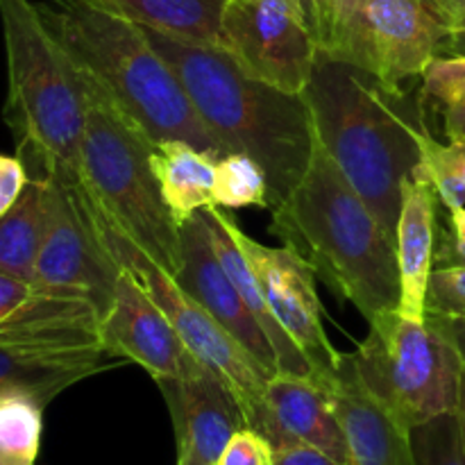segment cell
<instances>
[{
  "label": "cell",
  "mask_w": 465,
  "mask_h": 465,
  "mask_svg": "<svg viewBox=\"0 0 465 465\" xmlns=\"http://www.w3.org/2000/svg\"><path fill=\"white\" fill-rule=\"evenodd\" d=\"M44 404L25 393L0 398V465H36Z\"/></svg>",
  "instance_id": "cell-25"
},
{
  "label": "cell",
  "mask_w": 465,
  "mask_h": 465,
  "mask_svg": "<svg viewBox=\"0 0 465 465\" xmlns=\"http://www.w3.org/2000/svg\"><path fill=\"white\" fill-rule=\"evenodd\" d=\"M100 345L109 357L141 366L154 381L180 380L203 366L182 343L166 313L127 271L118 275L114 300L100 321Z\"/></svg>",
  "instance_id": "cell-13"
},
{
  "label": "cell",
  "mask_w": 465,
  "mask_h": 465,
  "mask_svg": "<svg viewBox=\"0 0 465 465\" xmlns=\"http://www.w3.org/2000/svg\"><path fill=\"white\" fill-rule=\"evenodd\" d=\"M45 234V180L30 177L21 198L0 216V272L35 284Z\"/></svg>",
  "instance_id": "cell-23"
},
{
  "label": "cell",
  "mask_w": 465,
  "mask_h": 465,
  "mask_svg": "<svg viewBox=\"0 0 465 465\" xmlns=\"http://www.w3.org/2000/svg\"><path fill=\"white\" fill-rule=\"evenodd\" d=\"M302 98L318 141L395 243L404 182L422 166L431 132L418 95L318 53Z\"/></svg>",
  "instance_id": "cell-1"
},
{
  "label": "cell",
  "mask_w": 465,
  "mask_h": 465,
  "mask_svg": "<svg viewBox=\"0 0 465 465\" xmlns=\"http://www.w3.org/2000/svg\"><path fill=\"white\" fill-rule=\"evenodd\" d=\"M9 94L5 118L30 177L80 182L86 100L80 73L32 0H0Z\"/></svg>",
  "instance_id": "cell-5"
},
{
  "label": "cell",
  "mask_w": 465,
  "mask_h": 465,
  "mask_svg": "<svg viewBox=\"0 0 465 465\" xmlns=\"http://www.w3.org/2000/svg\"><path fill=\"white\" fill-rule=\"evenodd\" d=\"M318 53L391 86H407L443 54L450 18L434 0H307Z\"/></svg>",
  "instance_id": "cell-7"
},
{
  "label": "cell",
  "mask_w": 465,
  "mask_h": 465,
  "mask_svg": "<svg viewBox=\"0 0 465 465\" xmlns=\"http://www.w3.org/2000/svg\"><path fill=\"white\" fill-rule=\"evenodd\" d=\"M184 84L195 112L225 153H243L266 171L271 209L300 184L313 154L312 114L302 95L286 94L248 75L230 53L148 30Z\"/></svg>",
  "instance_id": "cell-3"
},
{
  "label": "cell",
  "mask_w": 465,
  "mask_h": 465,
  "mask_svg": "<svg viewBox=\"0 0 465 465\" xmlns=\"http://www.w3.org/2000/svg\"><path fill=\"white\" fill-rule=\"evenodd\" d=\"M266 402L277 427L291 440L313 445L341 465H350L343 427L321 380L275 372L266 381Z\"/></svg>",
  "instance_id": "cell-19"
},
{
  "label": "cell",
  "mask_w": 465,
  "mask_h": 465,
  "mask_svg": "<svg viewBox=\"0 0 465 465\" xmlns=\"http://www.w3.org/2000/svg\"><path fill=\"white\" fill-rule=\"evenodd\" d=\"M100 345L0 343V398L25 393L44 407L77 381L109 368Z\"/></svg>",
  "instance_id": "cell-18"
},
{
  "label": "cell",
  "mask_w": 465,
  "mask_h": 465,
  "mask_svg": "<svg viewBox=\"0 0 465 465\" xmlns=\"http://www.w3.org/2000/svg\"><path fill=\"white\" fill-rule=\"evenodd\" d=\"M443 54H465V14L450 27V36Z\"/></svg>",
  "instance_id": "cell-35"
},
{
  "label": "cell",
  "mask_w": 465,
  "mask_h": 465,
  "mask_svg": "<svg viewBox=\"0 0 465 465\" xmlns=\"http://www.w3.org/2000/svg\"><path fill=\"white\" fill-rule=\"evenodd\" d=\"M203 213L204 218H207L209 236H212V245L213 250H216L218 259L223 262L227 275L232 277L234 286L239 289L243 302L248 304L252 316L257 318L262 330L266 331L268 341L272 343V350H275L277 354V372H293V375L316 377L313 375L312 366L307 363V359H304V354L298 350V345H295L293 341L289 339V334L277 325L275 316H272L271 307H268L266 298H263L257 275H254L252 266L248 263L243 250H241L234 234H232L230 223H227L230 213H225V209L218 207V204L216 207L204 209Z\"/></svg>",
  "instance_id": "cell-20"
},
{
  "label": "cell",
  "mask_w": 465,
  "mask_h": 465,
  "mask_svg": "<svg viewBox=\"0 0 465 465\" xmlns=\"http://www.w3.org/2000/svg\"><path fill=\"white\" fill-rule=\"evenodd\" d=\"M45 180V234L35 268V284L54 293L80 295L109 309L121 268L104 248L80 182Z\"/></svg>",
  "instance_id": "cell-10"
},
{
  "label": "cell",
  "mask_w": 465,
  "mask_h": 465,
  "mask_svg": "<svg viewBox=\"0 0 465 465\" xmlns=\"http://www.w3.org/2000/svg\"><path fill=\"white\" fill-rule=\"evenodd\" d=\"M439 195L418 168L404 182L402 207L395 230V259L400 275L398 312L413 321H425L427 286L436 268V239H439Z\"/></svg>",
  "instance_id": "cell-17"
},
{
  "label": "cell",
  "mask_w": 465,
  "mask_h": 465,
  "mask_svg": "<svg viewBox=\"0 0 465 465\" xmlns=\"http://www.w3.org/2000/svg\"><path fill=\"white\" fill-rule=\"evenodd\" d=\"M104 7L148 30L175 39L223 48L227 0H98Z\"/></svg>",
  "instance_id": "cell-22"
},
{
  "label": "cell",
  "mask_w": 465,
  "mask_h": 465,
  "mask_svg": "<svg viewBox=\"0 0 465 465\" xmlns=\"http://www.w3.org/2000/svg\"><path fill=\"white\" fill-rule=\"evenodd\" d=\"M180 239L182 263L173 275L180 289L191 295L218 325L225 327L268 375H275L277 354L272 343L218 259L203 212L182 223Z\"/></svg>",
  "instance_id": "cell-14"
},
{
  "label": "cell",
  "mask_w": 465,
  "mask_h": 465,
  "mask_svg": "<svg viewBox=\"0 0 465 465\" xmlns=\"http://www.w3.org/2000/svg\"><path fill=\"white\" fill-rule=\"evenodd\" d=\"M434 3L450 18V23H454L465 14V0H434Z\"/></svg>",
  "instance_id": "cell-36"
},
{
  "label": "cell",
  "mask_w": 465,
  "mask_h": 465,
  "mask_svg": "<svg viewBox=\"0 0 465 465\" xmlns=\"http://www.w3.org/2000/svg\"><path fill=\"white\" fill-rule=\"evenodd\" d=\"M422 173L448 212L465 207V139L440 143L430 132L422 139Z\"/></svg>",
  "instance_id": "cell-27"
},
{
  "label": "cell",
  "mask_w": 465,
  "mask_h": 465,
  "mask_svg": "<svg viewBox=\"0 0 465 465\" xmlns=\"http://www.w3.org/2000/svg\"><path fill=\"white\" fill-rule=\"evenodd\" d=\"M272 465H341L318 448L300 440H289L272 448Z\"/></svg>",
  "instance_id": "cell-32"
},
{
  "label": "cell",
  "mask_w": 465,
  "mask_h": 465,
  "mask_svg": "<svg viewBox=\"0 0 465 465\" xmlns=\"http://www.w3.org/2000/svg\"><path fill=\"white\" fill-rule=\"evenodd\" d=\"M82 86L86 116L80 186L86 203L103 225L175 275L182 263L180 223L163 203L150 166L153 143L89 82L82 80Z\"/></svg>",
  "instance_id": "cell-6"
},
{
  "label": "cell",
  "mask_w": 465,
  "mask_h": 465,
  "mask_svg": "<svg viewBox=\"0 0 465 465\" xmlns=\"http://www.w3.org/2000/svg\"><path fill=\"white\" fill-rule=\"evenodd\" d=\"M95 225H98V234L104 248L118 263V268L130 272L143 286L145 293L157 302V307L173 322L189 352L230 386L241 411H243L245 427L254 434L263 436L271 448L289 443L291 439L277 427L266 402V381L271 380V375L254 361L252 354L225 327L218 325L191 295H186L171 272L157 266L134 243L109 230L98 218H95Z\"/></svg>",
  "instance_id": "cell-9"
},
{
  "label": "cell",
  "mask_w": 465,
  "mask_h": 465,
  "mask_svg": "<svg viewBox=\"0 0 465 465\" xmlns=\"http://www.w3.org/2000/svg\"><path fill=\"white\" fill-rule=\"evenodd\" d=\"M457 418L459 425H461L463 439H465V361H463V371H461V386H459V402H457Z\"/></svg>",
  "instance_id": "cell-37"
},
{
  "label": "cell",
  "mask_w": 465,
  "mask_h": 465,
  "mask_svg": "<svg viewBox=\"0 0 465 465\" xmlns=\"http://www.w3.org/2000/svg\"><path fill=\"white\" fill-rule=\"evenodd\" d=\"M216 465H272V448L263 436L243 430L230 440Z\"/></svg>",
  "instance_id": "cell-30"
},
{
  "label": "cell",
  "mask_w": 465,
  "mask_h": 465,
  "mask_svg": "<svg viewBox=\"0 0 465 465\" xmlns=\"http://www.w3.org/2000/svg\"><path fill=\"white\" fill-rule=\"evenodd\" d=\"M425 318L452 341V345L459 350V354H461L465 361V318L436 316V313H427Z\"/></svg>",
  "instance_id": "cell-34"
},
{
  "label": "cell",
  "mask_w": 465,
  "mask_h": 465,
  "mask_svg": "<svg viewBox=\"0 0 465 465\" xmlns=\"http://www.w3.org/2000/svg\"><path fill=\"white\" fill-rule=\"evenodd\" d=\"M422 114L440 121L448 141L465 139V54H439L420 75Z\"/></svg>",
  "instance_id": "cell-24"
},
{
  "label": "cell",
  "mask_w": 465,
  "mask_h": 465,
  "mask_svg": "<svg viewBox=\"0 0 465 465\" xmlns=\"http://www.w3.org/2000/svg\"><path fill=\"white\" fill-rule=\"evenodd\" d=\"M413 465H465V439L457 411L440 413L409 430Z\"/></svg>",
  "instance_id": "cell-28"
},
{
  "label": "cell",
  "mask_w": 465,
  "mask_h": 465,
  "mask_svg": "<svg viewBox=\"0 0 465 465\" xmlns=\"http://www.w3.org/2000/svg\"><path fill=\"white\" fill-rule=\"evenodd\" d=\"M271 212V234L368 322L398 309L395 243L318 136L300 184Z\"/></svg>",
  "instance_id": "cell-4"
},
{
  "label": "cell",
  "mask_w": 465,
  "mask_h": 465,
  "mask_svg": "<svg viewBox=\"0 0 465 465\" xmlns=\"http://www.w3.org/2000/svg\"><path fill=\"white\" fill-rule=\"evenodd\" d=\"M452 241H448L445 252L436 254L439 266H465V207L450 212Z\"/></svg>",
  "instance_id": "cell-33"
},
{
  "label": "cell",
  "mask_w": 465,
  "mask_h": 465,
  "mask_svg": "<svg viewBox=\"0 0 465 465\" xmlns=\"http://www.w3.org/2000/svg\"><path fill=\"white\" fill-rule=\"evenodd\" d=\"M27 180H30V173L21 157L0 154V216L7 213L14 203L21 198Z\"/></svg>",
  "instance_id": "cell-31"
},
{
  "label": "cell",
  "mask_w": 465,
  "mask_h": 465,
  "mask_svg": "<svg viewBox=\"0 0 465 465\" xmlns=\"http://www.w3.org/2000/svg\"><path fill=\"white\" fill-rule=\"evenodd\" d=\"M213 200L223 209H271V184L266 171L243 153L223 154L216 163Z\"/></svg>",
  "instance_id": "cell-26"
},
{
  "label": "cell",
  "mask_w": 465,
  "mask_h": 465,
  "mask_svg": "<svg viewBox=\"0 0 465 465\" xmlns=\"http://www.w3.org/2000/svg\"><path fill=\"white\" fill-rule=\"evenodd\" d=\"M427 313L465 318V266L434 268L427 286Z\"/></svg>",
  "instance_id": "cell-29"
},
{
  "label": "cell",
  "mask_w": 465,
  "mask_h": 465,
  "mask_svg": "<svg viewBox=\"0 0 465 465\" xmlns=\"http://www.w3.org/2000/svg\"><path fill=\"white\" fill-rule=\"evenodd\" d=\"M322 384L343 427L350 465H413L409 430L368 393L352 352L343 354L334 375Z\"/></svg>",
  "instance_id": "cell-16"
},
{
  "label": "cell",
  "mask_w": 465,
  "mask_h": 465,
  "mask_svg": "<svg viewBox=\"0 0 465 465\" xmlns=\"http://www.w3.org/2000/svg\"><path fill=\"white\" fill-rule=\"evenodd\" d=\"M171 411L177 448H186L216 465L230 440L245 427L243 411L230 386L207 366L180 380H159Z\"/></svg>",
  "instance_id": "cell-15"
},
{
  "label": "cell",
  "mask_w": 465,
  "mask_h": 465,
  "mask_svg": "<svg viewBox=\"0 0 465 465\" xmlns=\"http://www.w3.org/2000/svg\"><path fill=\"white\" fill-rule=\"evenodd\" d=\"M218 154L200 150L186 141H162L153 145L150 166L175 221L186 223L198 212L216 207Z\"/></svg>",
  "instance_id": "cell-21"
},
{
  "label": "cell",
  "mask_w": 465,
  "mask_h": 465,
  "mask_svg": "<svg viewBox=\"0 0 465 465\" xmlns=\"http://www.w3.org/2000/svg\"><path fill=\"white\" fill-rule=\"evenodd\" d=\"M352 352L368 393L407 430L457 409L463 357L430 321L395 312L368 322Z\"/></svg>",
  "instance_id": "cell-8"
},
{
  "label": "cell",
  "mask_w": 465,
  "mask_h": 465,
  "mask_svg": "<svg viewBox=\"0 0 465 465\" xmlns=\"http://www.w3.org/2000/svg\"><path fill=\"white\" fill-rule=\"evenodd\" d=\"M177 465H212L186 448H177Z\"/></svg>",
  "instance_id": "cell-38"
},
{
  "label": "cell",
  "mask_w": 465,
  "mask_h": 465,
  "mask_svg": "<svg viewBox=\"0 0 465 465\" xmlns=\"http://www.w3.org/2000/svg\"><path fill=\"white\" fill-rule=\"evenodd\" d=\"M223 50L248 75L302 95L318 54L307 0H227Z\"/></svg>",
  "instance_id": "cell-11"
},
{
  "label": "cell",
  "mask_w": 465,
  "mask_h": 465,
  "mask_svg": "<svg viewBox=\"0 0 465 465\" xmlns=\"http://www.w3.org/2000/svg\"><path fill=\"white\" fill-rule=\"evenodd\" d=\"M36 9L82 80L150 143L186 141L218 157L227 154L143 27L98 0H39Z\"/></svg>",
  "instance_id": "cell-2"
},
{
  "label": "cell",
  "mask_w": 465,
  "mask_h": 465,
  "mask_svg": "<svg viewBox=\"0 0 465 465\" xmlns=\"http://www.w3.org/2000/svg\"><path fill=\"white\" fill-rule=\"evenodd\" d=\"M236 243L257 275L262 293L277 325L298 345L316 380L325 381L339 368L343 352L331 345L322 322V304L316 291V272L289 248H271L245 234L234 218H227Z\"/></svg>",
  "instance_id": "cell-12"
}]
</instances>
